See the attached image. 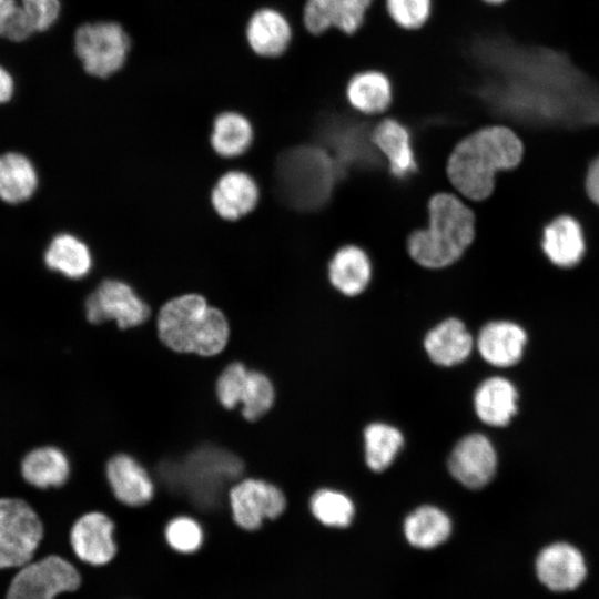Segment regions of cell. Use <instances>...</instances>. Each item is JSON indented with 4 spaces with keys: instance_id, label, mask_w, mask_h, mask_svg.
<instances>
[{
    "instance_id": "13",
    "label": "cell",
    "mask_w": 599,
    "mask_h": 599,
    "mask_svg": "<svg viewBox=\"0 0 599 599\" xmlns=\"http://www.w3.org/2000/svg\"><path fill=\"white\" fill-rule=\"evenodd\" d=\"M539 580L550 590L569 591L585 580L587 566L579 549L568 542L546 546L537 556Z\"/></svg>"
},
{
    "instance_id": "18",
    "label": "cell",
    "mask_w": 599,
    "mask_h": 599,
    "mask_svg": "<svg viewBox=\"0 0 599 599\" xmlns=\"http://www.w3.org/2000/svg\"><path fill=\"white\" fill-rule=\"evenodd\" d=\"M345 100L353 111L362 115L387 112L394 102V88L389 77L375 69L353 74L345 87Z\"/></svg>"
},
{
    "instance_id": "7",
    "label": "cell",
    "mask_w": 599,
    "mask_h": 599,
    "mask_svg": "<svg viewBox=\"0 0 599 599\" xmlns=\"http://www.w3.org/2000/svg\"><path fill=\"white\" fill-rule=\"evenodd\" d=\"M81 575L68 559L50 554L31 561L14 575L6 599H55L81 586Z\"/></svg>"
},
{
    "instance_id": "30",
    "label": "cell",
    "mask_w": 599,
    "mask_h": 599,
    "mask_svg": "<svg viewBox=\"0 0 599 599\" xmlns=\"http://www.w3.org/2000/svg\"><path fill=\"white\" fill-rule=\"evenodd\" d=\"M253 141V129L250 121L240 113L224 112L213 122L211 144L223 158H235L243 154Z\"/></svg>"
},
{
    "instance_id": "25",
    "label": "cell",
    "mask_w": 599,
    "mask_h": 599,
    "mask_svg": "<svg viewBox=\"0 0 599 599\" xmlns=\"http://www.w3.org/2000/svg\"><path fill=\"white\" fill-rule=\"evenodd\" d=\"M542 248L547 257L560 267L578 264L585 251L579 223L567 215L555 219L544 231Z\"/></svg>"
},
{
    "instance_id": "3",
    "label": "cell",
    "mask_w": 599,
    "mask_h": 599,
    "mask_svg": "<svg viewBox=\"0 0 599 599\" xmlns=\"http://www.w3.org/2000/svg\"><path fill=\"white\" fill-rule=\"evenodd\" d=\"M428 214V226L415 231L408 238L409 254L426 267L448 266L474 240V214L458 197L448 193L432 197Z\"/></svg>"
},
{
    "instance_id": "9",
    "label": "cell",
    "mask_w": 599,
    "mask_h": 599,
    "mask_svg": "<svg viewBox=\"0 0 599 599\" xmlns=\"http://www.w3.org/2000/svg\"><path fill=\"white\" fill-rule=\"evenodd\" d=\"M84 311L89 323L98 325L114 321L122 329L143 324L151 313L132 287L118 280L102 281L87 297Z\"/></svg>"
},
{
    "instance_id": "22",
    "label": "cell",
    "mask_w": 599,
    "mask_h": 599,
    "mask_svg": "<svg viewBox=\"0 0 599 599\" xmlns=\"http://www.w3.org/2000/svg\"><path fill=\"white\" fill-rule=\"evenodd\" d=\"M518 392L507 378L494 376L478 386L474 406L479 419L494 427L507 426L518 412Z\"/></svg>"
},
{
    "instance_id": "19",
    "label": "cell",
    "mask_w": 599,
    "mask_h": 599,
    "mask_svg": "<svg viewBox=\"0 0 599 599\" xmlns=\"http://www.w3.org/2000/svg\"><path fill=\"white\" fill-rule=\"evenodd\" d=\"M185 470L186 478L192 488H196L203 496L219 494L227 483L234 480L242 473L241 461L231 454L206 449L190 456Z\"/></svg>"
},
{
    "instance_id": "4",
    "label": "cell",
    "mask_w": 599,
    "mask_h": 599,
    "mask_svg": "<svg viewBox=\"0 0 599 599\" xmlns=\"http://www.w3.org/2000/svg\"><path fill=\"white\" fill-rule=\"evenodd\" d=\"M341 169L325 149L304 145L281 154L276 164V187L290 206L312 211L329 199Z\"/></svg>"
},
{
    "instance_id": "42",
    "label": "cell",
    "mask_w": 599,
    "mask_h": 599,
    "mask_svg": "<svg viewBox=\"0 0 599 599\" xmlns=\"http://www.w3.org/2000/svg\"><path fill=\"white\" fill-rule=\"evenodd\" d=\"M4 0H0V4L3 2Z\"/></svg>"
},
{
    "instance_id": "11",
    "label": "cell",
    "mask_w": 599,
    "mask_h": 599,
    "mask_svg": "<svg viewBox=\"0 0 599 599\" xmlns=\"http://www.w3.org/2000/svg\"><path fill=\"white\" fill-rule=\"evenodd\" d=\"M115 525L102 511L88 510L72 524L68 542L73 555L91 567H104L118 555Z\"/></svg>"
},
{
    "instance_id": "37",
    "label": "cell",
    "mask_w": 599,
    "mask_h": 599,
    "mask_svg": "<svg viewBox=\"0 0 599 599\" xmlns=\"http://www.w3.org/2000/svg\"><path fill=\"white\" fill-rule=\"evenodd\" d=\"M248 369L240 362L229 364L216 380V396L226 409L236 408L241 404Z\"/></svg>"
},
{
    "instance_id": "12",
    "label": "cell",
    "mask_w": 599,
    "mask_h": 599,
    "mask_svg": "<svg viewBox=\"0 0 599 599\" xmlns=\"http://www.w3.org/2000/svg\"><path fill=\"white\" fill-rule=\"evenodd\" d=\"M448 468L453 477L470 489L485 487L497 469V454L491 441L474 433L461 438L454 447Z\"/></svg>"
},
{
    "instance_id": "15",
    "label": "cell",
    "mask_w": 599,
    "mask_h": 599,
    "mask_svg": "<svg viewBox=\"0 0 599 599\" xmlns=\"http://www.w3.org/2000/svg\"><path fill=\"white\" fill-rule=\"evenodd\" d=\"M293 37L294 29L287 16L272 7L256 10L246 27L248 45L257 55L266 59L284 55Z\"/></svg>"
},
{
    "instance_id": "36",
    "label": "cell",
    "mask_w": 599,
    "mask_h": 599,
    "mask_svg": "<svg viewBox=\"0 0 599 599\" xmlns=\"http://www.w3.org/2000/svg\"><path fill=\"white\" fill-rule=\"evenodd\" d=\"M34 24L17 0H4L0 4V38L22 42L35 33Z\"/></svg>"
},
{
    "instance_id": "39",
    "label": "cell",
    "mask_w": 599,
    "mask_h": 599,
    "mask_svg": "<svg viewBox=\"0 0 599 599\" xmlns=\"http://www.w3.org/2000/svg\"><path fill=\"white\" fill-rule=\"evenodd\" d=\"M586 189L589 197L599 205V156L589 167L586 179Z\"/></svg>"
},
{
    "instance_id": "21",
    "label": "cell",
    "mask_w": 599,
    "mask_h": 599,
    "mask_svg": "<svg viewBox=\"0 0 599 599\" xmlns=\"http://www.w3.org/2000/svg\"><path fill=\"white\" fill-rule=\"evenodd\" d=\"M211 201L222 219L235 221L254 210L258 201V187L245 172L230 171L219 179L212 190Z\"/></svg>"
},
{
    "instance_id": "26",
    "label": "cell",
    "mask_w": 599,
    "mask_h": 599,
    "mask_svg": "<svg viewBox=\"0 0 599 599\" xmlns=\"http://www.w3.org/2000/svg\"><path fill=\"white\" fill-rule=\"evenodd\" d=\"M403 528L405 539L412 547L430 550L449 538L451 521L439 508L425 505L405 518Z\"/></svg>"
},
{
    "instance_id": "32",
    "label": "cell",
    "mask_w": 599,
    "mask_h": 599,
    "mask_svg": "<svg viewBox=\"0 0 599 599\" xmlns=\"http://www.w3.org/2000/svg\"><path fill=\"white\" fill-rule=\"evenodd\" d=\"M313 516L324 526L331 528L348 527L354 518L355 508L352 500L344 494L321 489L309 502Z\"/></svg>"
},
{
    "instance_id": "14",
    "label": "cell",
    "mask_w": 599,
    "mask_h": 599,
    "mask_svg": "<svg viewBox=\"0 0 599 599\" xmlns=\"http://www.w3.org/2000/svg\"><path fill=\"white\" fill-rule=\"evenodd\" d=\"M375 0H306L303 23L312 34L335 28L346 34L355 33L363 24Z\"/></svg>"
},
{
    "instance_id": "20",
    "label": "cell",
    "mask_w": 599,
    "mask_h": 599,
    "mask_svg": "<svg viewBox=\"0 0 599 599\" xmlns=\"http://www.w3.org/2000/svg\"><path fill=\"white\" fill-rule=\"evenodd\" d=\"M21 475L27 484L38 489L60 488L71 476V461L68 454L58 446H39L22 458Z\"/></svg>"
},
{
    "instance_id": "10",
    "label": "cell",
    "mask_w": 599,
    "mask_h": 599,
    "mask_svg": "<svg viewBox=\"0 0 599 599\" xmlns=\"http://www.w3.org/2000/svg\"><path fill=\"white\" fill-rule=\"evenodd\" d=\"M233 521L241 529L254 531L265 519L278 518L286 508L283 491L262 479L246 478L237 481L229 491Z\"/></svg>"
},
{
    "instance_id": "31",
    "label": "cell",
    "mask_w": 599,
    "mask_h": 599,
    "mask_svg": "<svg viewBox=\"0 0 599 599\" xmlns=\"http://www.w3.org/2000/svg\"><path fill=\"white\" fill-rule=\"evenodd\" d=\"M365 461L373 471L385 470L404 445L402 433L386 424L374 423L364 432Z\"/></svg>"
},
{
    "instance_id": "40",
    "label": "cell",
    "mask_w": 599,
    "mask_h": 599,
    "mask_svg": "<svg viewBox=\"0 0 599 599\" xmlns=\"http://www.w3.org/2000/svg\"><path fill=\"white\" fill-rule=\"evenodd\" d=\"M14 90L13 79L10 73L0 67V104L8 102Z\"/></svg>"
},
{
    "instance_id": "8",
    "label": "cell",
    "mask_w": 599,
    "mask_h": 599,
    "mask_svg": "<svg viewBox=\"0 0 599 599\" xmlns=\"http://www.w3.org/2000/svg\"><path fill=\"white\" fill-rule=\"evenodd\" d=\"M74 49L89 74L106 78L124 64L130 40L119 23H84L75 32Z\"/></svg>"
},
{
    "instance_id": "35",
    "label": "cell",
    "mask_w": 599,
    "mask_h": 599,
    "mask_svg": "<svg viewBox=\"0 0 599 599\" xmlns=\"http://www.w3.org/2000/svg\"><path fill=\"white\" fill-rule=\"evenodd\" d=\"M384 4L390 20L408 31L423 28L433 11V0H384Z\"/></svg>"
},
{
    "instance_id": "29",
    "label": "cell",
    "mask_w": 599,
    "mask_h": 599,
    "mask_svg": "<svg viewBox=\"0 0 599 599\" xmlns=\"http://www.w3.org/2000/svg\"><path fill=\"white\" fill-rule=\"evenodd\" d=\"M47 266L69 278H81L92 267L89 247L74 235L61 233L53 237L45 253Z\"/></svg>"
},
{
    "instance_id": "33",
    "label": "cell",
    "mask_w": 599,
    "mask_h": 599,
    "mask_svg": "<svg viewBox=\"0 0 599 599\" xmlns=\"http://www.w3.org/2000/svg\"><path fill=\"white\" fill-rule=\"evenodd\" d=\"M275 398L274 387L266 375L248 370L242 399L241 413L248 422H255L272 407Z\"/></svg>"
},
{
    "instance_id": "28",
    "label": "cell",
    "mask_w": 599,
    "mask_h": 599,
    "mask_svg": "<svg viewBox=\"0 0 599 599\" xmlns=\"http://www.w3.org/2000/svg\"><path fill=\"white\" fill-rule=\"evenodd\" d=\"M38 186V174L31 161L16 152L0 155V199L18 204L30 199Z\"/></svg>"
},
{
    "instance_id": "17",
    "label": "cell",
    "mask_w": 599,
    "mask_h": 599,
    "mask_svg": "<svg viewBox=\"0 0 599 599\" xmlns=\"http://www.w3.org/2000/svg\"><path fill=\"white\" fill-rule=\"evenodd\" d=\"M528 337L526 331L509 321H495L479 332L477 348L480 356L496 367H510L522 357Z\"/></svg>"
},
{
    "instance_id": "5",
    "label": "cell",
    "mask_w": 599,
    "mask_h": 599,
    "mask_svg": "<svg viewBox=\"0 0 599 599\" xmlns=\"http://www.w3.org/2000/svg\"><path fill=\"white\" fill-rule=\"evenodd\" d=\"M44 532L42 519L27 500L0 498V569L21 568L31 562Z\"/></svg>"
},
{
    "instance_id": "23",
    "label": "cell",
    "mask_w": 599,
    "mask_h": 599,
    "mask_svg": "<svg viewBox=\"0 0 599 599\" xmlns=\"http://www.w3.org/2000/svg\"><path fill=\"white\" fill-rule=\"evenodd\" d=\"M372 142L388 161L392 173L405 177L416 170L410 133L395 118H384L370 131Z\"/></svg>"
},
{
    "instance_id": "27",
    "label": "cell",
    "mask_w": 599,
    "mask_h": 599,
    "mask_svg": "<svg viewBox=\"0 0 599 599\" xmlns=\"http://www.w3.org/2000/svg\"><path fill=\"white\" fill-rule=\"evenodd\" d=\"M370 275L372 266L367 254L354 245L339 248L328 266L331 283L348 296L362 293L367 287Z\"/></svg>"
},
{
    "instance_id": "1",
    "label": "cell",
    "mask_w": 599,
    "mask_h": 599,
    "mask_svg": "<svg viewBox=\"0 0 599 599\" xmlns=\"http://www.w3.org/2000/svg\"><path fill=\"white\" fill-rule=\"evenodd\" d=\"M524 146L506 125H488L463 139L449 156L447 173L454 186L471 200H484L499 171L515 167Z\"/></svg>"
},
{
    "instance_id": "6",
    "label": "cell",
    "mask_w": 599,
    "mask_h": 599,
    "mask_svg": "<svg viewBox=\"0 0 599 599\" xmlns=\"http://www.w3.org/2000/svg\"><path fill=\"white\" fill-rule=\"evenodd\" d=\"M370 131L365 122L344 112L324 113L318 121V136L332 152L329 155L341 171L367 169L377 164Z\"/></svg>"
},
{
    "instance_id": "38",
    "label": "cell",
    "mask_w": 599,
    "mask_h": 599,
    "mask_svg": "<svg viewBox=\"0 0 599 599\" xmlns=\"http://www.w3.org/2000/svg\"><path fill=\"white\" fill-rule=\"evenodd\" d=\"M35 31L43 32L54 24L60 13L59 0H20Z\"/></svg>"
},
{
    "instance_id": "34",
    "label": "cell",
    "mask_w": 599,
    "mask_h": 599,
    "mask_svg": "<svg viewBox=\"0 0 599 599\" xmlns=\"http://www.w3.org/2000/svg\"><path fill=\"white\" fill-rule=\"evenodd\" d=\"M166 545L176 554L193 555L204 542V531L197 520L190 516H176L164 528Z\"/></svg>"
},
{
    "instance_id": "41",
    "label": "cell",
    "mask_w": 599,
    "mask_h": 599,
    "mask_svg": "<svg viewBox=\"0 0 599 599\" xmlns=\"http://www.w3.org/2000/svg\"><path fill=\"white\" fill-rule=\"evenodd\" d=\"M481 1L490 6H500L507 2L508 0H481Z\"/></svg>"
},
{
    "instance_id": "24",
    "label": "cell",
    "mask_w": 599,
    "mask_h": 599,
    "mask_svg": "<svg viewBox=\"0 0 599 599\" xmlns=\"http://www.w3.org/2000/svg\"><path fill=\"white\" fill-rule=\"evenodd\" d=\"M473 336L463 322L448 318L430 329L424 341L429 358L437 365L453 366L471 353Z\"/></svg>"
},
{
    "instance_id": "16",
    "label": "cell",
    "mask_w": 599,
    "mask_h": 599,
    "mask_svg": "<svg viewBox=\"0 0 599 599\" xmlns=\"http://www.w3.org/2000/svg\"><path fill=\"white\" fill-rule=\"evenodd\" d=\"M114 497L131 507L146 505L154 496V484L148 471L133 457L116 454L105 468Z\"/></svg>"
},
{
    "instance_id": "2",
    "label": "cell",
    "mask_w": 599,
    "mask_h": 599,
    "mask_svg": "<svg viewBox=\"0 0 599 599\" xmlns=\"http://www.w3.org/2000/svg\"><path fill=\"white\" fill-rule=\"evenodd\" d=\"M156 327L161 342L182 354L215 356L225 348L230 336L225 315L200 294H184L166 302L158 314Z\"/></svg>"
}]
</instances>
